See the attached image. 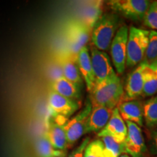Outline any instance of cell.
Listing matches in <instances>:
<instances>
[{
    "instance_id": "6da1fadb",
    "label": "cell",
    "mask_w": 157,
    "mask_h": 157,
    "mask_svg": "<svg viewBox=\"0 0 157 157\" xmlns=\"http://www.w3.org/2000/svg\"><path fill=\"white\" fill-rule=\"evenodd\" d=\"M89 99L92 107H106L113 109L122 99L124 86L118 75L95 85L90 92Z\"/></svg>"
},
{
    "instance_id": "7a4b0ae2",
    "label": "cell",
    "mask_w": 157,
    "mask_h": 157,
    "mask_svg": "<svg viewBox=\"0 0 157 157\" xmlns=\"http://www.w3.org/2000/svg\"><path fill=\"white\" fill-rule=\"evenodd\" d=\"M119 24V16L115 13L102 15L92 30V44L103 52L109 50Z\"/></svg>"
},
{
    "instance_id": "3957f363",
    "label": "cell",
    "mask_w": 157,
    "mask_h": 157,
    "mask_svg": "<svg viewBox=\"0 0 157 157\" xmlns=\"http://www.w3.org/2000/svg\"><path fill=\"white\" fill-rule=\"evenodd\" d=\"M149 31L131 26L127 44L126 67L137 66L144 60L148 42Z\"/></svg>"
},
{
    "instance_id": "277c9868",
    "label": "cell",
    "mask_w": 157,
    "mask_h": 157,
    "mask_svg": "<svg viewBox=\"0 0 157 157\" xmlns=\"http://www.w3.org/2000/svg\"><path fill=\"white\" fill-rule=\"evenodd\" d=\"M151 2L146 0H112L108 5L113 11L134 21H143Z\"/></svg>"
},
{
    "instance_id": "5b68a950",
    "label": "cell",
    "mask_w": 157,
    "mask_h": 157,
    "mask_svg": "<svg viewBox=\"0 0 157 157\" xmlns=\"http://www.w3.org/2000/svg\"><path fill=\"white\" fill-rule=\"evenodd\" d=\"M66 37L71 56L77 58L80 50L87 46L91 31L76 19L71 20L66 26Z\"/></svg>"
},
{
    "instance_id": "8992f818",
    "label": "cell",
    "mask_w": 157,
    "mask_h": 157,
    "mask_svg": "<svg viewBox=\"0 0 157 157\" xmlns=\"http://www.w3.org/2000/svg\"><path fill=\"white\" fill-rule=\"evenodd\" d=\"M92 109L91 102L88 98L81 111L64 124L68 148L73 146L82 135L85 134L86 124Z\"/></svg>"
},
{
    "instance_id": "52a82bcc",
    "label": "cell",
    "mask_w": 157,
    "mask_h": 157,
    "mask_svg": "<svg viewBox=\"0 0 157 157\" xmlns=\"http://www.w3.org/2000/svg\"><path fill=\"white\" fill-rule=\"evenodd\" d=\"M90 52L95 76V85L117 75L112 67L110 57L106 52L98 50L92 44L90 45Z\"/></svg>"
},
{
    "instance_id": "ba28073f",
    "label": "cell",
    "mask_w": 157,
    "mask_h": 157,
    "mask_svg": "<svg viewBox=\"0 0 157 157\" xmlns=\"http://www.w3.org/2000/svg\"><path fill=\"white\" fill-rule=\"evenodd\" d=\"M129 29L126 25L118 29L111 44V54L112 63L117 73L121 75L126 68L127 44Z\"/></svg>"
},
{
    "instance_id": "9c48e42d",
    "label": "cell",
    "mask_w": 157,
    "mask_h": 157,
    "mask_svg": "<svg viewBox=\"0 0 157 157\" xmlns=\"http://www.w3.org/2000/svg\"><path fill=\"white\" fill-rule=\"evenodd\" d=\"M127 127V135L124 142V153L131 157H147L148 151L142 129L131 121H125Z\"/></svg>"
},
{
    "instance_id": "30bf717a",
    "label": "cell",
    "mask_w": 157,
    "mask_h": 157,
    "mask_svg": "<svg viewBox=\"0 0 157 157\" xmlns=\"http://www.w3.org/2000/svg\"><path fill=\"white\" fill-rule=\"evenodd\" d=\"M148 65V63L143 60L129 74L124 88V95L121 102L137 100V98L142 95Z\"/></svg>"
},
{
    "instance_id": "8fae6325",
    "label": "cell",
    "mask_w": 157,
    "mask_h": 157,
    "mask_svg": "<svg viewBox=\"0 0 157 157\" xmlns=\"http://www.w3.org/2000/svg\"><path fill=\"white\" fill-rule=\"evenodd\" d=\"M48 103L51 111L58 119L66 121L81 107L78 101L69 99L52 91L49 94Z\"/></svg>"
},
{
    "instance_id": "7c38bea8",
    "label": "cell",
    "mask_w": 157,
    "mask_h": 157,
    "mask_svg": "<svg viewBox=\"0 0 157 157\" xmlns=\"http://www.w3.org/2000/svg\"><path fill=\"white\" fill-rule=\"evenodd\" d=\"M127 135L126 122L119 114L117 107L113 109L112 115L105 127L98 133V137H110L116 142L123 143Z\"/></svg>"
},
{
    "instance_id": "4fadbf2b",
    "label": "cell",
    "mask_w": 157,
    "mask_h": 157,
    "mask_svg": "<svg viewBox=\"0 0 157 157\" xmlns=\"http://www.w3.org/2000/svg\"><path fill=\"white\" fill-rule=\"evenodd\" d=\"M103 15V2H85L77 9L76 20L92 32L94 25Z\"/></svg>"
},
{
    "instance_id": "5bb4252c",
    "label": "cell",
    "mask_w": 157,
    "mask_h": 157,
    "mask_svg": "<svg viewBox=\"0 0 157 157\" xmlns=\"http://www.w3.org/2000/svg\"><path fill=\"white\" fill-rule=\"evenodd\" d=\"M117 109L124 121H131L140 127L143 126V104L140 101L121 102L117 105Z\"/></svg>"
},
{
    "instance_id": "9a60e30c",
    "label": "cell",
    "mask_w": 157,
    "mask_h": 157,
    "mask_svg": "<svg viewBox=\"0 0 157 157\" xmlns=\"http://www.w3.org/2000/svg\"><path fill=\"white\" fill-rule=\"evenodd\" d=\"M113 110L106 107H93L87 119L85 134L89 132H99L101 131L109 121Z\"/></svg>"
},
{
    "instance_id": "2e32d148",
    "label": "cell",
    "mask_w": 157,
    "mask_h": 157,
    "mask_svg": "<svg viewBox=\"0 0 157 157\" xmlns=\"http://www.w3.org/2000/svg\"><path fill=\"white\" fill-rule=\"evenodd\" d=\"M76 63L87 91L91 92L95 87V81L93 67H92L90 52L87 46L82 48L78 52Z\"/></svg>"
},
{
    "instance_id": "e0dca14e",
    "label": "cell",
    "mask_w": 157,
    "mask_h": 157,
    "mask_svg": "<svg viewBox=\"0 0 157 157\" xmlns=\"http://www.w3.org/2000/svg\"><path fill=\"white\" fill-rule=\"evenodd\" d=\"M66 121L56 119L51 122L48 126L47 134L48 137L52 146L59 151H66L68 148L67 138L64 129V124Z\"/></svg>"
},
{
    "instance_id": "ac0fdd59",
    "label": "cell",
    "mask_w": 157,
    "mask_h": 157,
    "mask_svg": "<svg viewBox=\"0 0 157 157\" xmlns=\"http://www.w3.org/2000/svg\"><path fill=\"white\" fill-rule=\"evenodd\" d=\"M52 91L69 99L78 101L81 98V87L76 85L63 76L52 82Z\"/></svg>"
},
{
    "instance_id": "d6986e66",
    "label": "cell",
    "mask_w": 157,
    "mask_h": 157,
    "mask_svg": "<svg viewBox=\"0 0 157 157\" xmlns=\"http://www.w3.org/2000/svg\"><path fill=\"white\" fill-rule=\"evenodd\" d=\"M76 60L77 58L71 56L64 58L62 64L63 76L68 81L81 87L83 80L78 70Z\"/></svg>"
},
{
    "instance_id": "ffe728a7",
    "label": "cell",
    "mask_w": 157,
    "mask_h": 157,
    "mask_svg": "<svg viewBox=\"0 0 157 157\" xmlns=\"http://www.w3.org/2000/svg\"><path fill=\"white\" fill-rule=\"evenodd\" d=\"M156 95H157V60L148 63L147 66L144 87L141 96L151 98Z\"/></svg>"
},
{
    "instance_id": "44dd1931",
    "label": "cell",
    "mask_w": 157,
    "mask_h": 157,
    "mask_svg": "<svg viewBox=\"0 0 157 157\" xmlns=\"http://www.w3.org/2000/svg\"><path fill=\"white\" fill-rule=\"evenodd\" d=\"M143 119L149 129L153 130L157 127V95L143 103Z\"/></svg>"
},
{
    "instance_id": "7402d4cb",
    "label": "cell",
    "mask_w": 157,
    "mask_h": 157,
    "mask_svg": "<svg viewBox=\"0 0 157 157\" xmlns=\"http://www.w3.org/2000/svg\"><path fill=\"white\" fill-rule=\"evenodd\" d=\"M35 150L38 157H57L64 154L66 151L54 148L46 135L39 137L35 143Z\"/></svg>"
},
{
    "instance_id": "603a6c76",
    "label": "cell",
    "mask_w": 157,
    "mask_h": 157,
    "mask_svg": "<svg viewBox=\"0 0 157 157\" xmlns=\"http://www.w3.org/2000/svg\"><path fill=\"white\" fill-rule=\"evenodd\" d=\"M104 145V149L106 157H119L124 153L123 143H119L110 137H101Z\"/></svg>"
},
{
    "instance_id": "cb8c5ba5",
    "label": "cell",
    "mask_w": 157,
    "mask_h": 157,
    "mask_svg": "<svg viewBox=\"0 0 157 157\" xmlns=\"http://www.w3.org/2000/svg\"><path fill=\"white\" fill-rule=\"evenodd\" d=\"M157 60V31H149L148 42L147 46L144 61L151 63Z\"/></svg>"
},
{
    "instance_id": "d4e9b609",
    "label": "cell",
    "mask_w": 157,
    "mask_h": 157,
    "mask_svg": "<svg viewBox=\"0 0 157 157\" xmlns=\"http://www.w3.org/2000/svg\"><path fill=\"white\" fill-rule=\"evenodd\" d=\"M84 157H106L102 140H95L88 143L84 151Z\"/></svg>"
},
{
    "instance_id": "484cf974",
    "label": "cell",
    "mask_w": 157,
    "mask_h": 157,
    "mask_svg": "<svg viewBox=\"0 0 157 157\" xmlns=\"http://www.w3.org/2000/svg\"><path fill=\"white\" fill-rule=\"evenodd\" d=\"M143 23L153 31H157V1L151 2L143 19Z\"/></svg>"
},
{
    "instance_id": "4316f807",
    "label": "cell",
    "mask_w": 157,
    "mask_h": 157,
    "mask_svg": "<svg viewBox=\"0 0 157 157\" xmlns=\"http://www.w3.org/2000/svg\"><path fill=\"white\" fill-rule=\"evenodd\" d=\"M89 137H86L81 143L79 146H78L75 149L72 151L71 153L67 157H84V151L86 146L90 143Z\"/></svg>"
},
{
    "instance_id": "83f0119b",
    "label": "cell",
    "mask_w": 157,
    "mask_h": 157,
    "mask_svg": "<svg viewBox=\"0 0 157 157\" xmlns=\"http://www.w3.org/2000/svg\"><path fill=\"white\" fill-rule=\"evenodd\" d=\"M148 151L151 154L157 156V127L153 129L148 144Z\"/></svg>"
},
{
    "instance_id": "f1b7e54d",
    "label": "cell",
    "mask_w": 157,
    "mask_h": 157,
    "mask_svg": "<svg viewBox=\"0 0 157 157\" xmlns=\"http://www.w3.org/2000/svg\"><path fill=\"white\" fill-rule=\"evenodd\" d=\"M119 157H131V156H129V155L127 154H125V153H124V154H121Z\"/></svg>"
},
{
    "instance_id": "f546056e",
    "label": "cell",
    "mask_w": 157,
    "mask_h": 157,
    "mask_svg": "<svg viewBox=\"0 0 157 157\" xmlns=\"http://www.w3.org/2000/svg\"><path fill=\"white\" fill-rule=\"evenodd\" d=\"M57 157H67V155H66V153H65L64 154L61 155V156H57Z\"/></svg>"
},
{
    "instance_id": "4dcf8cb0",
    "label": "cell",
    "mask_w": 157,
    "mask_h": 157,
    "mask_svg": "<svg viewBox=\"0 0 157 157\" xmlns=\"http://www.w3.org/2000/svg\"><path fill=\"white\" fill-rule=\"evenodd\" d=\"M156 157H157V156H156Z\"/></svg>"
}]
</instances>
